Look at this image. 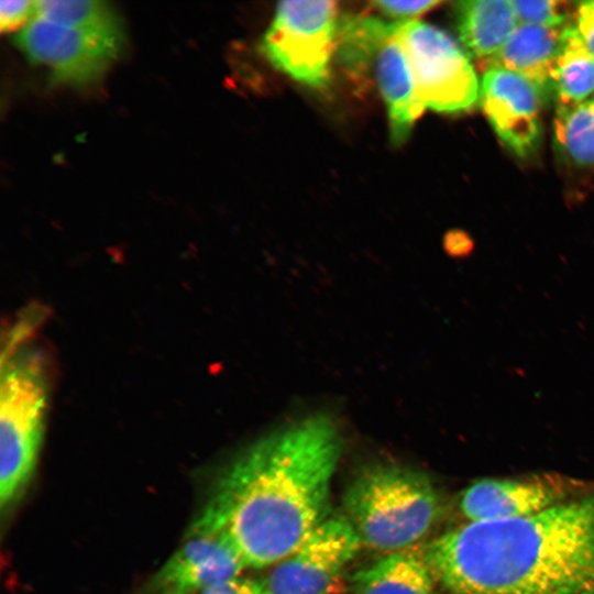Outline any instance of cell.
<instances>
[{"label":"cell","mask_w":594,"mask_h":594,"mask_svg":"<svg viewBox=\"0 0 594 594\" xmlns=\"http://www.w3.org/2000/svg\"><path fill=\"white\" fill-rule=\"evenodd\" d=\"M550 92L558 107L580 103L594 95V56L574 23L565 31L550 76Z\"/></svg>","instance_id":"cell-16"},{"label":"cell","mask_w":594,"mask_h":594,"mask_svg":"<svg viewBox=\"0 0 594 594\" xmlns=\"http://www.w3.org/2000/svg\"><path fill=\"white\" fill-rule=\"evenodd\" d=\"M553 134L565 158L578 166H594V95L580 103L558 107Z\"/></svg>","instance_id":"cell-18"},{"label":"cell","mask_w":594,"mask_h":594,"mask_svg":"<svg viewBox=\"0 0 594 594\" xmlns=\"http://www.w3.org/2000/svg\"><path fill=\"white\" fill-rule=\"evenodd\" d=\"M338 23L334 1L279 2L261 52L294 80L315 89L327 88Z\"/></svg>","instance_id":"cell-5"},{"label":"cell","mask_w":594,"mask_h":594,"mask_svg":"<svg viewBox=\"0 0 594 594\" xmlns=\"http://www.w3.org/2000/svg\"><path fill=\"white\" fill-rule=\"evenodd\" d=\"M396 22L373 15H348L339 19L338 58L344 70L355 80L367 77L383 42L395 30Z\"/></svg>","instance_id":"cell-17"},{"label":"cell","mask_w":594,"mask_h":594,"mask_svg":"<svg viewBox=\"0 0 594 594\" xmlns=\"http://www.w3.org/2000/svg\"><path fill=\"white\" fill-rule=\"evenodd\" d=\"M200 594H271L264 581L235 576L205 590Z\"/></svg>","instance_id":"cell-23"},{"label":"cell","mask_w":594,"mask_h":594,"mask_svg":"<svg viewBox=\"0 0 594 594\" xmlns=\"http://www.w3.org/2000/svg\"><path fill=\"white\" fill-rule=\"evenodd\" d=\"M37 16L87 31L119 32L121 21L114 9L99 0L36 1Z\"/></svg>","instance_id":"cell-19"},{"label":"cell","mask_w":594,"mask_h":594,"mask_svg":"<svg viewBox=\"0 0 594 594\" xmlns=\"http://www.w3.org/2000/svg\"><path fill=\"white\" fill-rule=\"evenodd\" d=\"M417 91L425 108L466 111L480 98V82L469 54L444 31L420 21H397Z\"/></svg>","instance_id":"cell-6"},{"label":"cell","mask_w":594,"mask_h":594,"mask_svg":"<svg viewBox=\"0 0 594 594\" xmlns=\"http://www.w3.org/2000/svg\"><path fill=\"white\" fill-rule=\"evenodd\" d=\"M37 14L36 1L9 0L0 2V29L11 31Z\"/></svg>","instance_id":"cell-21"},{"label":"cell","mask_w":594,"mask_h":594,"mask_svg":"<svg viewBox=\"0 0 594 594\" xmlns=\"http://www.w3.org/2000/svg\"><path fill=\"white\" fill-rule=\"evenodd\" d=\"M569 25L517 23L504 46L487 63L488 67L515 72L538 85L549 96L552 67Z\"/></svg>","instance_id":"cell-14"},{"label":"cell","mask_w":594,"mask_h":594,"mask_svg":"<svg viewBox=\"0 0 594 594\" xmlns=\"http://www.w3.org/2000/svg\"><path fill=\"white\" fill-rule=\"evenodd\" d=\"M246 568L224 532L185 537L184 543L135 594H200Z\"/></svg>","instance_id":"cell-11"},{"label":"cell","mask_w":594,"mask_h":594,"mask_svg":"<svg viewBox=\"0 0 594 594\" xmlns=\"http://www.w3.org/2000/svg\"><path fill=\"white\" fill-rule=\"evenodd\" d=\"M342 451L341 426L328 411L276 426L222 469L185 537L224 532L246 568L278 563L329 516Z\"/></svg>","instance_id":"cell-1"},{"label":"cell","mask_w":594,"mask_h":594,"mask_svg":"<svg viewBox=\"0 0 594 594\" xmlns=\"http://www.w3.org/2000/svg\"><path fill=\"white\" fill-rule=\"evenodd\" d=\"M518 23L542 26H562L566 22L570 9L562 1H512Z\"/></svg>","instance_id":"cell-20"},{"label":"cell","mask_w":594,"mask_h":594,"mask_svg":"<svg viewBox=\"0 0 594 594\" xmlns=\"http://www.w3.org/2000/svg\"><path fill=\"white\" fill-rule=\"evenodd\" d=\"M425 552L450 594H594V493L527 517L469 522Z\"/></svg>","instance_id":"cell-2"},{"label":"cell","mask_w":594,"mask_h":594,"mask_svg":"<svg viewBox=\"0 0 594 594\" xmlns=\"http://www.w3.org/2000/svg\"><path fill=\"white\" fill-rule=\"evenodd\" d=\"M343 507L361 543L389 553L418 544L438 519L441 502L427 474L385 461L360 469Z\"/></svg>","instance_id":"cell-3"},{"label":"cell","mask_w":594,"mask_h":594,"mask_svg":"<svg viewBox=\"0 0 594 594\" xmlns=\"http://www.w3.org/2000/svg\"><path fill=\"white\" fill-rule=\"evenodd\" d=\"M573 23L583 43L594 56V1L579 3Z\"/></svg>","instance_id":"cell-24"},{"label":"cell","mask_w":594,"mask_h":594,"mask_svg":"<svg viewBox=\"0 0 594 594\" xmlns=\"http://www.w3.org/2000/svg\"><path fill=\"white\" fill-rule=\"evenodd\" d=\"M375 8L387 16L399 19V22L411 21L416 16L429 11L439 1H375Z\"/></svg>","instance_id":"cell-22"},{"label":"cell","mask_w":594,"mask_h":594,"mask_svg":"<svg viewBox=\"0 0 594 594\" xmlns=\"http://www.w3.org/2000/svg\"><path fill=\"white\" fill-rule=\"evenodd\" d=\"M372 67L387 107L391 140L394 145H400L408 139L415 121L426 108L397 35V21L393 33L381 45Z\"/></svg>","instance_id":"cell-12"},{"label":"cell","mask_w":594,"mask_h":594,"mask_svg":"<svg viewBox=\"0 0 594 594\" xmlns=\"http://www.w3.org/2000/svg\"><path fill=\"white\" fill-rule=\"evenodd\" d=\"M3 344L0 384V504L13 507L24 494L42 448L50 398L44 353Z\"/></svg>","instance_id":"cell-4"},{"label":"cell","mask_w":594,"mask_h":594,"mask_svg":"<svg viewBox=\"0 0 594 594\" xmlns=\"http://www.w3.org/2000/svg\"><path fill=\"white\" fill-rule=\"evenodd\" d=\"M353 594H438L425 546L389 552L351 578Z\"/></svg>","instance_id":"cell-13"},{"label":"cell","mask_w":594,"mask_h":594,"mask_svg":"<svg viewBox=\"0 0 594 594\" xmlns=\"http://www.w3.org/2000/svg\"><path fill=\"white\" fill-rule=\"evenodd\" d=\"M15 44L31 62L47 66L54 80L78 86L100 78L121 52L123 32L80 30L37 16Z\"/></svg>","instance_id":"cell-7"},{"label":"cell","mask_w":594,"mask_h":594,"mask_svg":"<svg viewBox=\"0 0 594 594\" xmlns=\"http://www.w3.org/2000/svg\"><path fill=\"white\" fill-rule=\"evenodd\" d=\"M548 95L528 78L501 67H487L480 82L482 109L499 140L527 158L541 141V109Z\"/></svg>","instance_id":"cell-10"},{"label":"cell","mask_w":594,"mask_h":594,"mask_svg":"<svg viewBox=\"0 0 594 594\" xmlns=\"http://www.w3.org/2000/svg\"><path fill=\"white\" fill-rule=\"evenodd\" d=\"M584 488L582 482L553 473L482 479L462 493L460 509L470 522L521 518L584 495Z\"/></svg>","instance_id":"cell-9"},{"label":"cell","mask_w":594,"mask_h":594,"mask_svg":"<svg viewBox=\"0 0 594 594\" xmlns=\"http://www.w3.org/2000/svg\"><path fill=\"white\" fill-rule=\"evenodd\" d=\"M361 546L344 514L329 515L275 564L264 583L271 594H331Z\"/></svg>","instance_id":"cell-8"},{"label":"cell","mask_w":594,"mask_h":594,"mask_svg":"<svg viewBox=\"0 0 594 594\" xmlns=\"http://www.w3.org/2000/svg\"><path fill=\"white\" fill-rule=\"evenodd\" d=\"M457 30L464 51L480 61L494 58L518 21L506 0H466L454 4Z\"/></svg>","instance_id":"cell-15"}]
</instances>
